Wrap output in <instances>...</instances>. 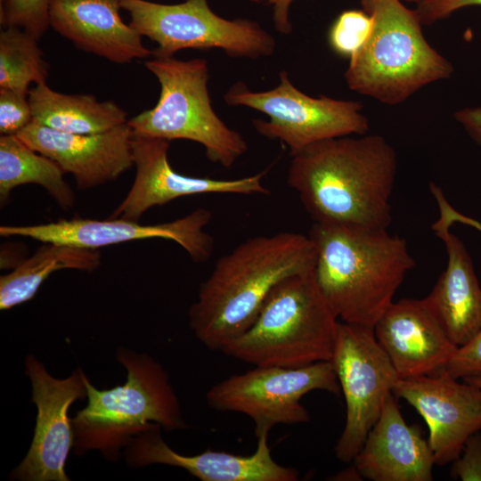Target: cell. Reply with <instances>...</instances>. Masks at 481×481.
Instances as JSON below:
<instances>
[{"mask_svg":"<svg viewBox=\"0 0 481 481\" xmlns=\"http://www.w3.org/2000/svg\"><path fill=\"white\" fill-rule=\"evenodd\" d=\"M53 159L36 151L17 135L0 137V201L4 205L14 188L34 183L42 186L58 205L74 206L75 194Z\"/></svg>","mask_w":481,"mask_h":481,"instance_id":"obj_24","label":"cell"},{"mask_svg":"<svg viewBox=\"0 0 481 481\" xmlns=\"http://www.w3.org/2000/svg\"><path fill=\"white\" fill-rule=\"evenodd\" d=\"M32 121L29 95L0 88L1 135H17Z\"/></svg>","mask_w":481,"mask_h":481,"instance_id":"obj_28","label":"cell"},{"mask_svg":"<svg viewBox=\"0 0 481 481\" xmlns=\"http://www.w3.org/2000/svg\"><path fill=\"white\" fill-rule=\"evenodd\" d=\"M451 227L439 216L431 226L444 243L447 265L423 300L459 347L481 328V287L467 249Z\"/></svg>","mask_w":481,"mask_h":481,"instance_id":"obj_21","label":"cell"},{"mask_svg":"<svg viewBox=\"0 0 481 481\" xmlns=\"http://www.w3.org/2000/svg\"><path fill=\"white\" fill-rule=\"evenodd\" d=\"M254 2L266 3L273 5V22L276 29L282 34H289L292 30L289 21V7L293 0H252Z\"/></svg>","mask_w":481,"mask_h":481,"instance_id":"obj_34","label":"cell"},{"mask_svg":"<svg viewBox=\"0 0 481 481\" xmlns=\"http://www.w3.org/2000/svg\"><path fill=\"white\" fill-rule=\"evenodd\" d=\"M37 41L17 27H5L1 30L0 88L29 95L31 83H46L49 67Z\"/></svg>","mask_w":481,"mask_h":481,"instance_id":"obj_25","label":"cell"},{"mask_svg":"<svg viewBox=\"0 0 481 481\" xmlns=\"http://www.w3.org/2000/svg\"><path fill=\"white\" fill-rule=\"evenodd\" d=\"M17 135L71 174L80 190L114 181L134 166V134L127 123L101 134L78 135L31 121Z\"/></svg>","mask_w":481,"mask_h":481,"instance_id":"obj_17","label":"cell"},{"mask_svg":"<svg viewBox=\"0 0 481 481\" xmlns=\"http://www.w3.org/2000/svg\"><path fill=\"white\" fill-rule=\"evenodd\" d=\"M117 361L126 379L109 389L86 381V404L72 417L73 452L97 451L117 461L133 438L154 424L166 431L187 428L166 369L146 353L118 347Z\"/></svg>","mask_w":481,"mask_h":481,"instance_id":"obj_4","label":"cell"},{"mask_svg":"<svg viewBox=\"0 0 481 481\" xmlns=\"http://www.w3.org/2000/svg\"><path fill=\"white\" fill-rule=\"evenodd\" d=\"M352 462L372 481H430L436 464L428 441L405 422L392 394Z\"/></svg>","mask_w":481,"mask_h":481,"instance_id":"obj_19","label":"cell"},{"mask_svg":"<svg viewBox=\"0 0 481 481\" xmlns=\"http://www.w3.org/2000/svg\"><path fill=\"white\" fill-rule=\"evenodd\" d=\"M98 249L44 242L36 252L0 277V309L9 310L32 299L54 272L71 269L93 272L101 265Z\"/></svg>","mask_w":481,"mask_h":481,"instance_id":"obj_23","label":"cell"},{"mask_svg":"<svg viewBox=\"0 0 481 481\" xmlns=\"http://www.w3.org/2000/svg\"><path fill=\"white\" fill-rule=\"evenodd\" d=\"M308 235L317 251V284L336 317L373 328L415 265L405 239L387 229L316 223Z\"/></svg>","mask_w":481,"mask_h":481,"instance_id":"obj_3","label":"cell"},{"mask_svg":"<svg viewBox=\"0 0 481 481\" xmlns=\"http://www.w3.org/2000/svg\"><path fill=\"white\" fill-rule=\"evenodd\" d=\"M373 331L400 379L437 373L458 348L423 298L393 301Z\"/></svg>","mask_w":481,"mask_h":481,"instance_id":"obj_18","label":"cell"},{"mask_svg":"<svg viewBox=\"0 0 481 481\" xmlns=\"http://www.w3.org/2000/svg\"><path fill=\"white\" fill-rule=\"evenodd\" d=\"M162 428L154 424L133 438L123 455L126 464L143 468L154 464L181 468L201 481H296V469L277 463L268 444V431L257 435L254 453L239 455L207 450L184 455L172 449L161 436Z\"/></svg>","mask_w":481,"mask_h":481,"instance_id":"obj_16","label":"cell"},{"mask_svg":"<svg viewBox=\"0 0 481 481\" xmlns=\"http://www.w3.org/2000/svg\"><path fill=\"white\" fill-rule=\"evenodd\" d=\"M429 188L436 201L439 209V217L444 220L450 226H452L455 223H460L475 228L481 232V223L475 218L460 213L452 207L438 185L435 183H430Z\"/></svg>","mask_w":481,"mask_h":481,"instance_id":"obj_32","label":"cell"},{"mask_svg":"<svg viewBox=\"0 0 481 481\" xmlns=\"http://www.w3.org/2000/svg\"><path fill=\"white\" fill-rule=\"evenodd\" d=\"M279 85L267 91L252 92L239 82L224 95L231 106H245L267 115L268 121L255 119L258 134L279 140L295 153L326 139L365 135L370 128L361 102L322 95L312 97L298 89L286 71Z\"/></svg>","mask_w":481,"mask_h":481,"instance_id":"obj_9","label":"cell"},{"mask_svg":"<svg viewBox=\"0 0 481 481\" xmlns=\"http://www.w3.org/2000/svg\"><path fill=\"white\" fill-rule=\"evenodd\" d=\"M314 390L338 394L340 386L331 361L288 368L255 366L214 385L207 393L208 405L217 411L249 416L255 435L277 424H300L310 419L301 398Z\"/></svg>","mask_w":481,"mask_h":481,"instance_id":"obj_10","label":"cell"},{"mask_svg":"<svg viewBox=\"0 0 481 481\" xmlns=\"http://www.w3.org/2000/svg\"><path fill=\"white\" fill-rule=\"evenodd\" d=\"M443 371L458 379L481 377V328L468 343L456 349Z\"/></svg>","mask_w":481,"mask_h":481,"instance_id":"obj_29","label":"cell"},{"mask_svg":"<svg viewBox=\"0 0 481 481\" xmlns=\"http://www.w3.org/2000/svg\"><path fill=\"white\" fill-rule=\"evenodd\" d=\"M130 25L158 44L154 57H172L182 49L219 48L232 57L256 59L271 55L275 40L258 23L226 20L216 14L207 0L164 4L147 0H121Z\"/></svg>","mask_w":481,"mask_h":481,"instance_id":"obj_8","label":"cell"},{"mask_svg":"<svg viewBox=\"0 0 481 481\" xmlns=\"http://www.w3.org/2000/svg\"><path fill=\"white\" fill-rule=\"evenodd\" d=\"M361 4L373 27L349 58L344 77L352 91L393 106L452 76V64L427 41L415 10L400 0H361Z\"/></svg>","mask_w":481,"mask_h":481,"instance_id":"obj_5","label":"cell"},{"mask_svg":"<svg viewBox=\"0 0 481 481\" xmlns=\"http://www.w3.org/2000/svg\"><path fill=\"white\" fill-rule=\"evenodd\" d=\"M472 5H481V0H422L415 11L422 25H429Z\"/></svg>","mask_w":481,"mask_h":481,"instance_id":"obj_31","label":"cell"},{"mask_svg":"<svg viewBox=\"0 0 481 481\" xmlns=\"http://www.w3.org/2000/svg\"><path fill=\"white\" fill-rule=\"evenodd\" d=\"M406 1H409V2H414V3L419 4V3L421 2L422 0H406Z\"/></svg>","mask_w":481,"mask_h":481,"instance_id":"obj_36","label":"cell"},{"mask_svg":"<svg viewBox=\"0 0 481 481\" xmlns=\"http://www.w3.org/2000/svg\"><path fill=\"white\" fill-rule=\"evenodd\" d=\"M134 134V133H133ZM170 141L133 135L135 177L110 217L138 221L150 208L175 199L206 193L268 194L265 172L235 179L198 177L177 173L168 161Z\"/></svg>","mask_w":481,"mask_h":481,"instance_id":"obj_14","label":"cell"},{"mask_svg":"<svg viewBox=\"0 0 481 481\" xmlns=\"http://www.w3.org/2000/svg\"><path fill=\"white\" fill-rule=\"evenodd\" d=\"M121 0H50V26L76 47L115 63L152 54L121 19Z\"/></svg>","mask_w":481,"mask_h":481,"instance_id":"obj_20","label":"cell"},{"mask_svg":"<svg viewBox=\"0 0 481 481\" xmlns=\"http://www.w3.org/2000/svg\"><path fill=\"white\" fill-rule=\"evenodd\" d=\"M25 373L31 385V402L37 417L30 446L10 474L17 481H69L65 465L73 450L72 417L69 411L87 395L89 379L81 368L59 379L34 355L25 357Z\"/></svg>","mask_w":481,"mask_h":481,"instance_id":"obj_12","label":"cell"},{"mask_svg":"<svg viewBox=\"0 0 481 481\" xmlns=\"http://www.w3.org/2000/svg\"><path fill=\"white\" fill-rule=\"evenodd\" d=\"M145 67L158 78L160 94L155 107L128 119L135 135L196 142L205 148L210 161L224 167H232L246 153L245 139L212 108L206 60L154 57L145 61Z\"/></svg>","mask_w":481,"mask_h":481,"instance_id":"obj_7","label":"cell"},{"mask_svg":"<svg viewBox=\"0 0 481 481\" xmlns=\"http://www.w3.org/2000/svg\"><path fill=\"white\" fill-rule=\"evenodd\" d=\"M393 393L424 419L437 465L452 462L466 441L481 430V388L465 380L460 382L443 370L399 379Z\"/></svg>","mask_w":481,"mask_h":481,"instance_id":"obj_15","label":"cell"},{"mask_svg":"<svg viewBox=\"0 0 481 481\" xmlns=\"http://www.w3.org/2000/svg\"><path fill=\"white\" fill-rule=\"evenodd\" d=\"M338 322L314 269L295 273L272 289L252 325L222 352L255 366L297 368L330 361Z\"/></svg>","mask_w":481,"mask_h":481,"instance_id":"obj_6","label":"cell"},{"mask_svg":"<svg viewBox=\"0 0 481 481\" xmlns=\"http://www.w3.org/2000/svg\"><path fill=\"white\" fill-rule=\"evenodd\" d=\"M454 118L473 140L481 144V107L456 110Z\"/></svg>","mask_w":481,"mask_h":481,"instance_id":"obj_33","label":"cell"},{"mask_svg":"<svg viewBox=\"0 0 481 481\" xmlns=\"http://www.w3.org/2000/svg\"><path fill=\"white\" fill-rule=\"evenodd\" d=\"M451 475L462 481H481V433L473 434L452 461Z\"/></svg>","mask_w":481,"mask_h":481,"instance_id":"obj_30","label":"cell"},{"mask_svg":"<svg viewBox=\"0 0 481 481\" xmlns=\"http://www.w3.org/2000/svg\"><path fill=\"white\" fill-rule=\"evenodd\" d=\"M212 212L197 208L190 214L162 224H141L124 218L99 220L74 217L33 225H2V237H25L41 242L98 249L122 242L161 238L180 245L196 263L206 262L214 249L213 238L204 230Z\"/></svg>","mask_w":481,"mask_h":481,"instance_id":"obj_13","label":"cell"},{"mask_svg":"<svg viewBox=\"0 0 481 481\" xmlns=\"http://www.w3.org/2000/svg\"><path fill=\"white\" fill-rule=\"evenodd\" d=\"M372 27V18L363 10L345 11L333 22L329 43L334 52L350 58L366 43Z\"/></svg>","mask_w":481,"mask_h":481,"instance_id":"obj_26","label":"cell"},{"mask_svg":"<svg viewBox=\"0 0 481 481\" xmlns=\"http://www.w3.org/2000/svg\"><path fill=\"white\" fill-rule=\"evenodd\" d=\"M463 380L474 384L481 388V377H471L463 379Z\"/></svg>","mask_w":481,"mask_h":481,"instance_id":"obj_35","label":"cell"},{"mask_svg":"<svg viewBox=\"0 0 481 481\" xmlns=\"http://www.w3.org/2000/svg\"><path fill=\"white\" fill-rule=\"evenodd\" d=\"M29 102L33 122L65 133L101 134L128 121L126 111L112 101L59 93L46 83L29 90Z\"/></svg>","mask_w":481,"mask_h":481,"instance_id":"obj_22","label":"cell"},{"mask_svg":"<svg viewBox=\"0 0 481 481\" xmlns=\"http://www.w3.org/2000/svg\"><path fill=\"white\" fill-rule=\"evenodd\" d=\"M290 156L288 185L297 192L314 223L389 227L397 156L384 136L326 139Z\"/></svg>","mask_w":481,"mask_h":481,"instance_id":"obj_1","label":"cell"},{"mask_svg":"<svg viewBox=\"0 0 481 481\" xmlns=\"http://www.w3.org/2000/svg\"><path fill=\"white\" fill-rule=\"evenodd\" d=\"M50 0H6L0 8V22L22 29L39 39L50 26Z\"/></svg>","mask_w":481,"mask_h":481,"instance_id":"obj_27","label":"cell"},{"mask_svg":"<svg viewBox=\"0 0 481 481\" xmlns=\"http://www.w3.org/2000/svg\"><path fill=\"white\" fill-rule=\"evenodd\" d=\"M331 363L346 402L336 457L352 462L400 379L373 328L339 322Z\"/></svg>","mask_w":481,"mask_h":481,"instance_id":"obj_11","label":"cell"},{"mask_svg":"<svg viewBox=\"0 0 481 481\" xmlns=\"http://www.w3.org/2000/svg\"><path fill=\"white\" fill-rule=\"evenodd\" d=\"M309 235L283 232L249 238L215 264L189 309L194 336L222 351L255 322L272 289L283 279L314 269Z\"/></svg>","mask_w":481,"mask_h":481,"instance_id":"obj_2","label":"cell"}]
</instances>
